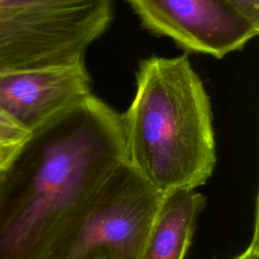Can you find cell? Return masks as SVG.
I'll use <instances>...</instances> for the list:
<instances>
[{
    "label": "cell",
    "mask_w": 259,
    "mask_h": 259,
    "mask_svg": "<svg viewBox=\"0 0 259 259\" xmlns=\"http://www.w3.org/2000/svg\"><path fill=\"white\" fill-rule=\"evenodd\" d=\"M122 160V114L92 93L32 131L0 169V259H44Z\"/></svg>",
    "instance_id": "obj_1"
},
{
    "label": "cell",
    "mask_w": 259,
    "mask_h": 259,
    "mask_svg": "<svg viewBox=\"0 0 259 259\" xmlns=\"http://www.w3.org/2000/svg\"><path fill=\"white\" fill-rule=\"evenodd\" d=\"M122 114L125 160L160 193L196 189L217 163L212 110L185 54L140 62Z\"/></svg>",
    "instance_id": "obj_2"
},
{
    "label": "cell",
    "mask_w": 259,
    "mask_h": 259,
    "mask_svg": "<svg viewBox=\"0 0 259 259\" xmlns=\"http://www.w3.org/2000/svg\"><path fill=\"white\" fill-rule=\"evenodd\" d=\"M162 196L120 161L72 213L44 259H140Z\"/></svg>",
    "instance_id": "obj_3"
},
{
    "label": "cell",
    "mask_w": 259,
    "mask_h": 259,
    "mask_svg": "<svg viewBox=\"0 0 259 259\" xmlns=\"http://www.w3.org/2000/svg\"><path fill=\"white\" fill-rule=\"evenodd\" d=\"M111 0H0V74L84 63Z\"/></svg>",
    "instance_id": "obj_4"
},
{
    "label": "cell",
    "mask_w": 259,
    "mask_h": 259,
    "mask_svg": "<svg viewBox=\"0 0 259 259\" xmlns=\"http://www.w3.org/2000/svg\"><path fill=\"white\" fill-rule=\"evenodd\" d=\"M153 33L217 59L243 49L259 25L227 0H127Z\"/></svg>",
    "instance_id": "obj_5"
},
{
    "label": "cell",
    "mask_w": 259,
    "mask_h": 259,
    "mask_svg": "<svg viewBox=\"0 0 259 259\" xmlns=\"http://www.w3.org/2000/svg\"><path fill=\"white\" fill-rule=\"evenodd\" d=\"M90 76L84 63L0 74V108L32 132L87 95Z\"/></svg>",
    "instance_id": "obj_6"
},
{
    "label": "cell",
    "mask_w": 259,
    "mask_h": 259,
    "mask_svg": "<svg viewBox=\"0 0 259 259\" xmlns=\"http://www.w3.org/2000/svg\"><path fill=\"white\" fill-rule=\"evenodd\" d=\"M205 202L196 189L163 194L140 259H183Z\"/></svg>",
    "instance_id": "obj_7"
},
{
    "label": "cell",
    "mask_w": 259,
    "mask_h": 259,
    "mask_svg": "<svg viewBox=\"0 0 259 259\" xmlns=\"http://www.w3.org/2000/svg\"><path fill=\"white\" fill-rule=\"evenodd\" d=\"M30 132L0 108V169L16 154Z\"/></svg>",
    "instance_id": "obj_8"
},
{
    "label": "cell",
    "mask_w": 259,
    "mask_h": 259,
    "mask_svg": "<svg viewBox=\"0 0 259 259\" xmlns=\"http://www.w3.org/2000/svg\"><path fill=\"white\" fill-rule=\"evenodd\" d=\"M234 259H259V204L258 195L255 197L254 227L251 241L247 248Z\"/></svg>",
    "instance_id": "obj_9"
},
{
    "label": "cell",
    "mask_w": 259,
    "mask_h": 259,
    "mask_svg": "<svg viewBox=\"0 0 259 259\" xmlns=\"http://www.w3.org/2000/svg\"><path fill=\"white\" fill-rule=\"evenodd\" d=\"M240 13L259 25V0H227Z\"/></svg>",
    "instance_id": "obj_10"
}]
</instances>
